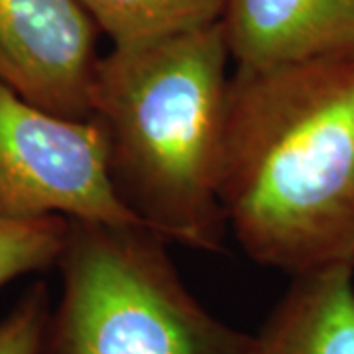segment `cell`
Returning a JSON list of instances; mask_svg holds the SVG:
<instances>
[{"instance_id": "cell-1", "label": "cell", "mask_w": 354, "mask_h": 354, "mask_svg": "<svg viewBox=\"0 0 354 354\" xmlns=\"http://www.w3.org/2000/svg\"><path fill=\"white\" fill-rule=\"evenodd\" d=\"M221 203L256 264L293 278L353 260L354 53L234 67Z\"/></svg>"}, {"instance_id": "cell-2", "label": "cell", "mask_w": 354, "mask_h": 354, "mask_svg": "<svg viewBox=\"0 0 354 354\" xmlns=\"http://www.w3.org/2000/svg\"><path fill=\"white\" fill-rule=\"evenodd\" d=\"M225 24L101 55L88 118L101 127L114 187L138 221L193 250L221 252L228 114Z\"/></svg>"}, {"instance_id": "cell-3", "label": "cell", "mask_w": 354, "mask_h": 354, "mask_svg": "<svg viewBox=\"0 0 354 354\" xmlns=\"http://www.w3.org/2000/svg\"><path fill=\"white\" fill-rule=\"evenodd\" d=\"M165 244L144 225L69 221L39 354H250L252 335L191 293Z\"/></svg>"}, {"instance_id": "cell-4", "label": "cell", "mask_w": 354, "mask_h": 354, "mask_svg": "<svg viewBox=\"0 0 354 354\" xmlns=\"http://www.w3.org/2000/svg\"><path fill=\"white\" fill-rule=\"evenodd\" d=\"M142 225L114 187L93 118H69L0 81V218Z\"/></svg>"}, {"instance_id": "cell-5", "label": "cell", "mask_w": 354, "mask_h": 354, "mask_svg": "<svg viewBox=\"0 0 354 354\" xmlns=\"http://www.w3.org/2000/svg\"><path fill=\"white\" fill-rule=\"evenodd\" d=\"M97 39L77 0H0V81L51 113L88 118Z\"/></svg>"}, {"instance_id": "cell-6", "label": "cell", "mask_w": 354, "mask_h": 354, "mask_svg": "<svg viewBox=\"0 0 354 354\" xmlns=\"http://www.w3.org/2000/svg\"><path fill=\"white\" fill-rule=\"evenodd\" d=\"M223 24L241 69L354 53V0H227Z\"/></svg>"}, {"instance_id": "cell-7", "label": "cell", "mask_w": 354, "mask_h": 354, "mask_svg": "<svg viewBox=\"0 0 354 354\" xmlns=\"http://www.w3.org/2000/svg\"><path fill=\"white\" fill-rule=\"evenodd\" d=\"M250 354H354L353 260L293 276Z\"/></svg>"}, {"instance_id": "cell-8", "label": "cell", "mask_w": 354, "mask_h": 354, "mask_svg": "<svg viewBox=\"0 0 354 354\" xmlns=\"http://www.w3.org/2000/svg\"><path fill=\"white\" fill-rule=\"evenodd\" d=\"M114 50L179 38L223 22L227 0H77Z\"/></svg>"}, {"instance_id": "cell-9", "label": "cell", "mask_w": 354, "mask_h": 354, "mask_svg": "<svg viewBox=\"0 0 354 354\" xmlns=\"http://www.w3.org/2000/svg\"><path fill=\"white\" fill-rule=\"evenodd\" d=\"M67 230L65 216L0 218V290L14 279L57 266Z\"/></svg>"}, {"instance_id": "cell-10", "label": "cell", "mask_w": 354, "mask_h": 354, "mask_svg": "<svg viewBox=\"0 0 354 354\" xmlns=\"http://www.w3.org/2000/svg\"><path fill=\"white\" fill-rule=\"evenodd\" d=\"M50 311L48 286L32 283L0 321V354H39Z\"/></svg>"}, {"instance_id": "cell-11", "label": "cell", "mask_w": 354, "mask_h": 354, "mask_svg": "<svg viewBox=\"0 0 354 354\" xmlns=\"http://www.w3.org/2000/svg\"><path fill=\"white\" fill-rule=\"evenodd\" d=\"M353 260H354V258H353Z\"/></svg>"}]
</instances>
